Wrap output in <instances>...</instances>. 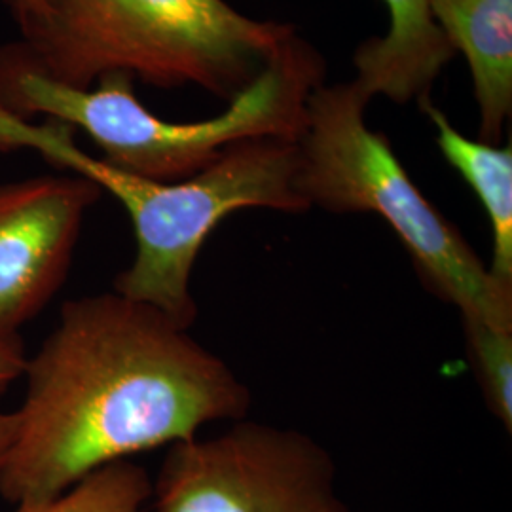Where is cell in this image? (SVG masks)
<instances>
[{
  "instance_id": "ba28073f",
  "label": "cell",
  "mask_w": 512,
  "mask_h": 512,
  "mask_svg": "<svg viewBox=\"0 0 512 512\" xmlns=\"http://www.w3.org/2000/svg\"><path fill=\"white\" fill-rule=\"evenodd\" d=\"M431 16L469 63L478 141L497 145L512 112V0H431Z\"/></svg>"
},
{
  "instance_id": "7c38bea8",
  "label": "cell",
  "mask_w": 512,
  "mask_h": 512,
  "mask_svg": "<svg viewBox=\"0 0 512 512\" xmlns=\"http://www.w3.org/2000/svg\"><path fill=\"white\" fill-rule=\"evenodd\" d=\"M476 382L490 412L512 431V330L486 323H461Z\"/></svg>"
},
{
  "instance_id": "4fadbf2b",
  "label": "cell",
  "mask_w": 512,
  "mask_h": 512,
  "mask_svg": "<svg viewBox=\"0 0 512 512\" xmlns=\"http://www.w3.org/2000/svg\"><path fill=\"white\" fill-rule=\"evenodd\" d=\"M25 363L27 357L21 340H0V395L23 378Z\"/></svg>"
},
{
  "instance_id": "3957f363",
  "label": "cell",
  "mask_w": 512,
  "mask_h": 512,
  "mask_svg": "<svg viewBox=\"0 0 512 512\" xmlns=\"http://www.w3.org/2000/svg\"><path fill=\"white\" fill-rule=\"evenodd\" d=\"M14 18L19 48L67 86L122 73L226 101L296 35L291 23L249 18L226 0H29Z\"/></svg>"
},
{
  "instance_id": "9a60e30c",
  "label": "cell",
  "mask_w": 512,
  "mask_h": 512,
  "mask_svg": "<svg viewBox=\"0 0 512 512\" xmlns=\"http://www.w3.org/2000/svg\"><path fill=\"white\" fill-rule=\"evenodd\" d=\"M8 2V6H10V10H12V14L16 16L18 12H21L23 8H25V4L29 2V0H6Z\"/></svg>"
},
{
  "instance_id": "277c9868",
  "label": "cell",
  "mask_w": 512,
  "mask_h": 512,
  "mask_svg": "<svg viewBox=\"0 0 512 512\" xmlns=\"http://www.w3.org/2000/svg\"><path fill=\"white\" fill-rule=\"evenodd\" d=\"M325 73V57L296 33L222 114L200 122H169L137 99L128 74H107L90 88H73L42 73L19 44H10L0 48V105L25 120L42 116L84 131L103 152L101 160L116 169L177 183L241 141H296L306 103L325 84Z\"/></svg>"
},
{
  "instance_id": "8992f818",
  "label": "cell",
  "mask_w": 512,
  "mask_h": 512,
  "mask_svg": "<svg viewBox=\"0 0 512 512\" xmlns=\"http://www.w3.org/2000/svg\"><path fill=\"white\" fill-rule=\"evenodd\" d=\"M150 503L154 512H355L323 444L245 418L215 437L171 444Z\"/></svg>"
},
{
  "instance_id": "7a4b0ae2",
  "label": "cell",
  "mask_w": 512,
  "mask_h": 512,
  "mask_svg": "<svg viewBox=\"0 0 512 512\" xmlns=\"http://www.w3.org/2000/svg\"><path fill=\"white\" fill-rule=\"evenodd\" d=\"M14 150H33L124 205L133 224L135 258L114 279V291L164 311L186 329L198 317L190 287L192 270L222 220L243 209L289 215L310 211L298 190V147L287 139L241 141L194 177L160 183L84 152L67 124H38L0 105V152Z\"/></svg>"
},
{
  "instance_id": "5b68a950",
  "label": "cell",
  "mask_w": 512,
  "mask_h": 512,
  "mask_svg": "<svg viewBox=\"0 0 512 512\" xmlns=\"http://www.w3.org/2000/svg\"><path fill=\"white\" fill-rule=\"evenodd\" d=\"M370 99L357 80L313 90L296 139L302 198L310 209L382 217L425 289L454 306L461 323L512 330L511 287L495 281L458 226L421 194L384 133L366 126Z\"/></svg>"
},
{
  "instance_id": "30bf717a",
  "label": "cell",
  "mask_w": 512,
  "mask_h": 512,
  "mask_svg": "<svg viewBox=\"0 0 512 512\" xmlns=\"http://www.w3.org/2000/svg\"><path fill=\"white\" fill-rule=\"evenodd\" d=\"M423 114L437 131V145L475 190L492 226V262L488 266L497 283L512 289V148L473 141L454 128L448 114L429 95L418 99Z\"/></svg>"
},
{
  "instance_id": "9c48e42d",
  "label": "cell",
  "mask_w": 512,
  "mask_h": 512,
  "mask_svg": "<svg viewBox=\"0 0 512 512\" xmlns=\"http://www.w3.org/2000/svg\"><path fill=\"white\" fill-rule=\"evenodd\" d=\"M384 2L391 16L389 31L355 50V80L370 97L385 95L404 105L429 95L456 52L431 16V0Z\"/></svg>"
},
{
  "instance_id": "5bb4252c",
  "label": "cell",
  "mask_w": 512,
  "mask_h": 512,
  "mask_svg": "<svg viewBox=\"0 0 512 512\" xmlns=\"http://www.w3.org/2000/svg\"><path fill=\"white\" fill-rule=\"evenodd\" d=\"M18 412H2L0 410V467L8 458L14 442L18 439Z\"/></svg>"
},
{
  "instance_id": "6da1fadb",
  "label": "cell",
  "mask_w": 512,
  "mask_h": 512,
  "mask_svg": "<svg viewBox=\"0 0 512 512\" xmlns=\"http://www.w3.org/2000/svg\"><path fill=\"white\" fill-rule=\"evenodd\" d=\"M23 376L18 439L0 467V495L14 505L251 408L249 387L217 353L116 291L69 300Z\"/></svg>"
},
{
  "instance_id": "52a82bcc",
  "label": "cell",
  "mask_w": 512,
  "mask_h": 512,
  "mask_svg": "<svg viewBox=\"0 0 512 512\" xmlns=\"http://www.w3.org/2000/svg\"><path fill=\"white\" fill-rule=\"evenodd\" d=\"M101 194L74 173L0 184V340H19L59 291Z\"/></svg>"
},
{
  "instance_id": "8fae6325",
  "label": "cell",
  "mask_w": 512,
  "mask_h": 512,
  "mask_svg": "<svg viewBox=\"0 0 512 512\" xmlns=\"http://www.w3.org/2000/svg\"><path fill=\"white\" fill-rule=\"evenodd\" d=\"M150 497L147 471L126 459L93 471L52 499L18 503L12 512H145Z\"/></svg>"
}]
</instances>
